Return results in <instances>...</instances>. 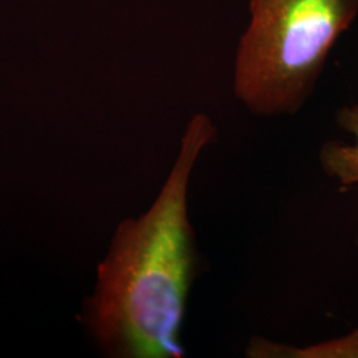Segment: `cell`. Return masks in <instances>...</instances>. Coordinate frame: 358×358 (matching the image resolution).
<instances>
[{"mask_svg":"<svg viewBox=\"0 0 358 358\" xmlns=\"http://www.w3.org/2000/svg\"><path fill=\"white\" fill-rule=\"evenodd\" d=\"M215 138L211 118L192 115L153 205L117 226L78 316L105 356H186L179 334L199 268L189 190L198 159Z\"/></svg>","mask_w":358,"mask_h":358,"instance_id":"cell-1","label":"cell"},{"mask_svg":"<svg viewBox=\"0 0 358 358\" xmlns=\"http://www.w3.org/2000/svg\"><path fill=\"white\" fill-rule=\"evenodd\" d=\"M357 13L358 0H250L234 62L236 99L262 117L300 112Z\"/></svg>","mask_w":358,"mask_h":358,"instance_id":"cell-2","label":"cell"},{"mask_svg":"<svg viewBox=\"0 0 358 358\" xmlns=\"http://www.w3.org/2000/svg\"><path fill=\"white\" fill-rule=\"evenodd\" d=\"M248 358H357L358 329L331 341L306 346L276 343L255 336L244 352Z\"/></svg>","mask_w":358,"mask_h":358,"instance_id":"cell-3","label":"cell"},{"mask_svg":"<svg viewBox=\"0 0 358 358\" xmlns=\"http://www.w3.org/2000/svg\"><path fill=\"white\" fill-rule=\"evenodd\" d=\"M340 122L350 131L355 138V145L338 142L327 143L320 152L321 165L328 176L337 179L341 185L358 183V106L346 108L340 113ZM358 245V234H357Z\"/></svg>","mask_w":358,"mask_h":358,"instance_id":"cell-4","label":"cell"}]
</instances>
